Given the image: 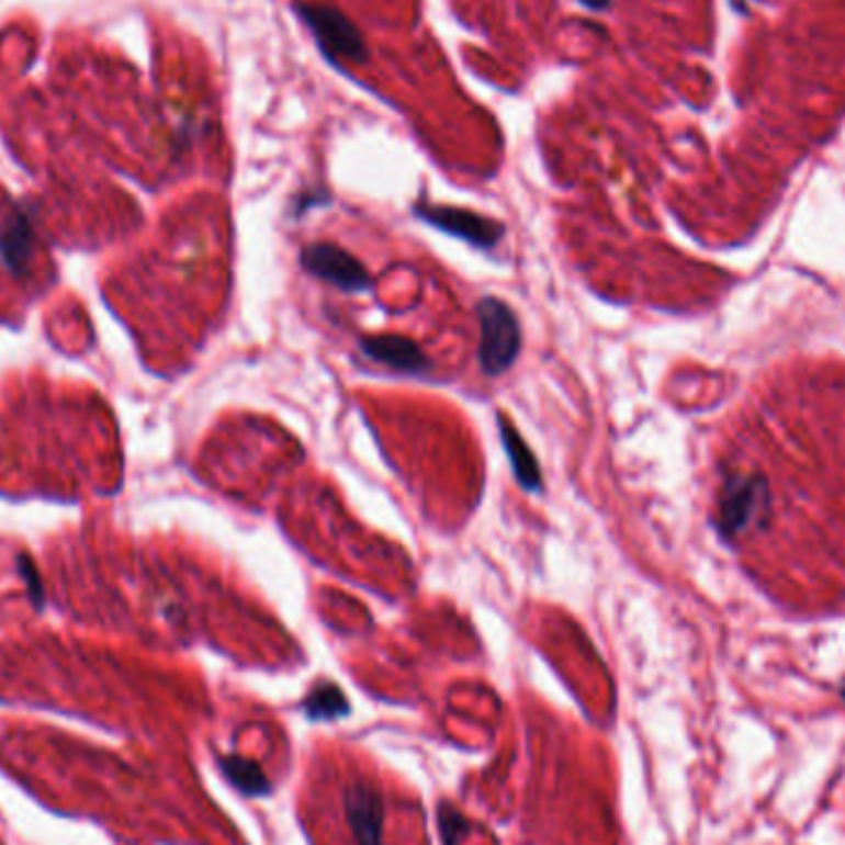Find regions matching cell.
Wrapping results in <instances>:
<instances>
[{"mask_svg": "<svg viewBox=\"0 0 845 845\" xmlns=\"http://www.w3.org/2000/svg\"><path fill=\"white\" fill-rule=\"evenodd\" d=\"M480 349L477 359L487 376H499L512 369L522 349V329L509 304L497 297H485L477 304Z\"/></svg>", "mask_w": 845, "mask_h": 845, "instance_id": "6da1fadb", "label": "cell"}, {"mask_svg": "<svg viewBox=\"0 0 845 845\" xmlns=\"http://www.w3.org/2000/svg\"><path fill=\"white\" fill-rule=\"evenodd\" d=\"M294 11L302 18V23L309 27L314 41H317L329 63H361L369 55L367 41H363L359 27L347 15L339 13L337 8L322 3H297Z\"/></svg>", "mask_w": 845, "mask_h": 845, "instance_id": "7a4b0ae2", "label": "cell"}, {"mask_svg": "<svg viewBox=\"0 0 845 845\" xmlns=\"http://www.w3.org/2000/svg\"><path fill=\"white\" fill-rule=\"evenodd\" d=\"M302 268L314 278L334 284V288L347 292H363L371 288L369 272L353 258L349 250L339 248L334 243H312L300 252Z\"/></svg>", "mask_w": 845, "mask_h": 845, "instance_id": "3957f363", "label": "cell"}, {"mask_svg": "<svg viewBox=\"0 0 845 845\" xmlns=\"http://www.w3.org/2000/svg\"><path fill=\"white\" fill-rule=\"evenodd\" d=\"M416 215L430 225H436L438 230H446L455 238H463L475 248H495L499 238L505 235V228L497 221L487 218L467 209H453V205H430L418 203Z\"/></svg>", "mask_w": 845, "mask_h": 845, "instance_id": "277c9868", "label": "cell"}, {"mask_svg": "<svg viewBox=\"0 0 845 845\" xmlns=\"http://www.w3.org/2000/svg\"><path fill=\"white\" fill-rule=\"evenodd\" d=\"M361 351L369 359L386 363V367L406 373H420L428 369V359L410 339L396 337V334H383V337H367L361 341Z\"/></svg>", "mask_w": 845, "mask_h": 845, "instance_id": "5b68a950", "label": "cell"}, {"mask_svg": "<svg viewBox=\"0 0 845 845\" xmlns=\"http://www.w3.org/2000/svg\"><path fill=\"white\" fill-rule=\"evenodd\" d=\"M497 426H499V436H503V446L507 450L509 465H512L517 483L522 485L527 493H539V489H542V470L537 465L532 448L527 446V440L517 433V428L509 422L507 416H503V413H497Z\"/></svg>", "mask_w": 845, "mask_h": 845, "instance_id": "8992f818", "label": "cell"}, {"mask_svg": "<svg viewBox=\"0 0 845 845\" xmlns=\"http://www.w3.org/2000/svg\"><path fill=\"white\" fill-rule=\"evenodd\" d=\"M578 3L592 8V11H601V8H608V0H578Z\"/></svg>", "mask_w": 845, "mask_h": 845, "instance_id": "52a82bcc", "label": "cell"}]
</instances>
